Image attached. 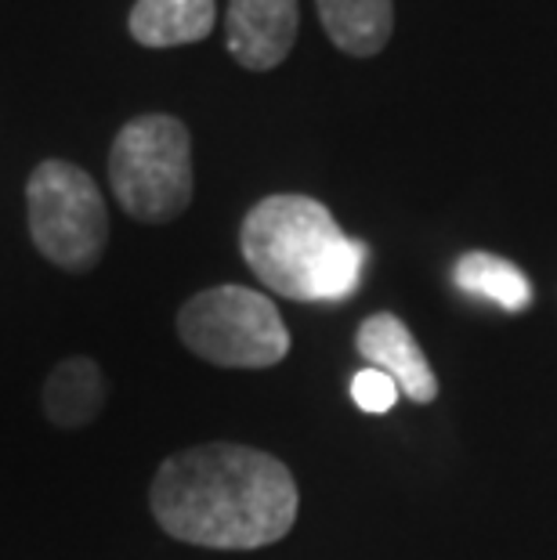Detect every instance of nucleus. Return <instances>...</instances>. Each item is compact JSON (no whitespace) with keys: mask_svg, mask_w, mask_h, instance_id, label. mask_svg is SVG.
Masks as SVG:
<instances>
[{"mask_svg":"<svg viewBox=\"0 0 557 560\" xmlns=\"http://www.w3.org/2000/svg\"><path fill=\"white\" fill-rule=\"evenodd\" d=\"M318 22L337 51L351 58L381 55L391 30H395V4L391 0H315Z\"/></svg>","mask_w":557,"mask_h":560,"instance_id":"1a4fd4ad","label":"nucleus"},{"mask_svg":"<svg viewBox=\"0 0 557 560\" xmlns=\"http://www.w3.org/2000/svg\"><path fill=\"white\" fill-rule=\"evenodd\" d=\"M105 376L94 359H66L51 369L44 384V412L55 427L77 431L98 420V412L105 409Z\"/></svg>","mask_w":557,"mask_h":560,"instance_id":"9d476101","label":"nucleus"},{"mask_svg":"<svg viewBox=\"0 0 557 560\" xmlns=\"http://www.w3.org/2000/svg\"><path fill=\"white\" fill-rule=\"evenodd\" d=\"M456 285L507 307V312H529L532 307V285L525 271L496 254H481V249L456 260Z\"/></svg>","mask_w":557,"mask_h":560,"instance_id":"9b49d317","label":"nucleus"},{"mask_svg":"<svg viewBox=\"0 0 557 560\" xmlns=\"http://www.w3.org/2000/svg\"><path fill=\"white\" fill-rule=\"evenodd\" d=\"M149 506L177 542L204 550H260L293 528L301 495L282 459L251 445L210 441L160 463Z\"/></svg>","mask_w":557,"mask_h":560,"instance_id":"f257e3e1","label":"nucleus"},{"mask_svg":"<svg viewBox=\"0 0 557 560\" xmlns=\"http://www.w3.org/2000/svg\"><path fill=\"white\" fill-rule=\"evenodd\" d=\"M109 185L130 221L167 224L182 218L196 192L188 127L163 113L127 120L109 149Z\"/></svg>","mask_w":557,"mask_h":560,"instance_id":"7ed1b4c3","label":"nucleus"},{"mask_svg":"<svg viewBox=\"0 0 557 560\" xmlns=\"http://www.w3.org/2000/svg\"><path fill=\"white\" fill-rule=\"evenodd\" d=\"M30 240L62 271H91L109 246V210L91 182L69 160H44L26 182Z\"/></svg>","mask_w":557,"mask_h":560,"instance_id":"39448f33","label":"nucleus"},{"mask_svg":"<svg viewBox=\"0 0 557 560\" xmlns=\"http://www.w3.org/2000/svg\"><path fill=\"white\" fill-rule=\"evenodd\" d=\"M218 0H135L127 30L141 47L199 44L214 33Z\"/></svg>","mask_w":557,"mask_h":560,"instance_id":"6e6552de","label":"nucleus"},{"mask_svg":"<svg viewBox=\"0 0 557 560\" xmlns=\"http://www.w3.org/2000/svg\"><path fill=\"white\" fill-rule=\"evenodd\" d=\"M355 348L370 362V369H381V373L395 380L398 395H406L417 405H428L438 398V376L428 354L420 351L417 337H413L398 315H370L359 326V332H355Z\"/></svg>","mask_w":557,"mask_h":560,"instance_id":"0eeeda50","label":"nucleus"},{"mask_svg":"<svg viewBox=\"0 0 557 560\" xmlns=\"http://www.w3.org/2000/svg\"><path fill=\"white\" fill-rule=\"evenodd\" d=\"M177 337L196 359L221 369H271L290 354L279 307L246 285H214L188 296L177 312Z\"/></svg>","mask_w":557,"mask_h":560,"instance_id":"20e7f679","label":"nucleus"},{"mask_svg":"<svg viewBox=\"0 0 557 560\" xmlns=\"http://www.w3.org/2000/svg\"><path fill=\"white\" fill-rule=\"evenodd\" d=\"M351 398L362 412H387L398 401V387L381 369H362L351 376Z\"/></svg>","mask_w":557,"mask_h":560,"instance_id":"f8f14e48","label":"nucleus"},{"mask_svg":"<svg viewBox=\"0 0 557 560\" xmlns=\"http://www.w3.org/2000/svg\"><path fill=\"white\" fill-rule=\"evenodd\" d=\"M243 260L271 293L290 301H344L362 279L365 246L340 232L323 202L279 192L260 199L240 229Z\"/></svg>","mask_w":557,"mask_h":560,"instance_id":"f03ea898","label":"nucleus"},{"mask_svg":"<svg viewBox=\"0 0 557 560\" xmlns=\"http://www.w3.org/2000/svg\"><path fill=\"white\" fill-rule=\"evenodd\" d=\"M298 0H229L224 47L251 73H271L298 44Z\"/></svg>","mask_w":557,"mask_h":560,"instance_id":"423d86ee","label":"nucleus"}]
</instances>
